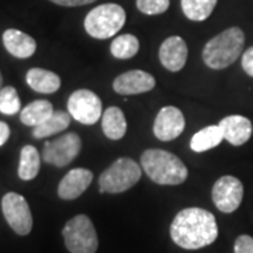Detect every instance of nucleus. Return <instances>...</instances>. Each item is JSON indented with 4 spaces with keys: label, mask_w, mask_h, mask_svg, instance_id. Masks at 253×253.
<instances>
[{
    "label": "nucleus",
    "mask_w": 253,
    "mask_h": 253,
    "mask_svg": "<svg viewBox=\"0 0 253 253\" xmlns=\"http://www.w3.org/2000/svg\"><path fill=\"white\" fill-rule=\"evenodd\" d=\"M170 236L173 242L183 249L196 251L206 248L218 238L217 219L207 210L184 208L173 219Z\"/></svg>",
    "instance_id": "1"
},
{
    "label": "nucleus",
    "mask_w": 253,
    "mask_h": 253,
    "mask_svg": "<svg viewBox=\"0 0 253 253\" xmlns=\"http://www.w3.org/2000/svg\"><path fill=\"white\" fill-rule=\"evenodd\" d=\"M141 168L148 177L161 186L184 183L189 170L176 155L163 149H148L141 156Z\"/></svg>",
    "instance_id": "2"
},
{
    "label": "nucleus",
    "mask_w": 253,
    "mask_h": 253,
    "mask_svg": "<svg viewBox=\"0 0 253 253\" xmlns=\"http://www.w3.org/2000/svg\"><path fill=\"white\" fill-rule=\"evenodd\" d=\"M245 34L239 27H231L211 38L203 49V59L211 69H225L241 56Z\"/></svg>",
    "instance_id": "3"
},
{
    "label": "nucleus",
    "mask_w": 253,
    "mask_h": 253,
    "mask_svg": "<svg viewBox=\"0 0 253 253\" xmlns=\"http://www.w3.org/2000/svg\"><path fill=\"white\" fill-rule=\"evenodd\" d=\"M126 20V10L120 4L106 3L89 11L84 18V30L93 38L107 40L124 27Z\"/></svg>",
    "instance_id": "4"
},
{
    "label": "nucleus",
    "mask_w": 253,
    "mask_h": 253,
    "mask_svg": "<svg viewBox=\"0 0 253 253\" xmlns=\"http://www.w3.org/2000/svg\"><path fill=\"white\" fill-rule=\"evenodd\" d=\"M142 176V168L131 158H120L99 177L100 193L118 194L135 186Z\"/></svg>",
    "instance_id": "5"
},
{
    "label": "nucleus",
    "mask_w": 253,
    "mask_h": 253,
    "mask_svg": "<svg viewBox=\"0 0 253 253\" xmlns=\"http://www.w3.org/2000/svg\"><path fill=\"white\" fill-rule=\"evenodd\" d=\"M65 246L71 253H96L99 238L91 219L79 214L66 222L62 229Z\"/></svg>",
    "instance_id": "6"
},
{
    "label": "nucleus",
    "mask_w": 253,
    "mask_h": 253,
    "mask_svg": "<svg viewBox=\"0 0 253 253\" xmlns=\"http://www.w3.org/2000/svg\"><path fill=\"white\" fill-rule=\"evenodd\" d=\"M1 210L10 228L17 235L26 236L33 229V215L27 200L17 193H7L1 200Z\"/></svg>",
    "instance_id": "7"
},
{
    "label": "nucleus",
    "mask_w": 253,
    "mask_h": 253,
    "mask_svg": "<svg viewBox=\"0 0 253 253\" xmlns=\"http://www.w3.org/2000/svg\"><path fill=\"white\" fill-rule=\"evenodd\" d=\"M101 100L87 89L73 91L68 99V113L78 123L84 126H93L101 118Z\"/></svg>",
    "instance_id": "8"
},
{
    "label": "nucleus",
    "mask_w": 253,
    "mask_h": 253,
    "mask_svg": "<svg viewBox=\"0 0 253 253\" xmlns=\"http://www.w3.org/2000/svg\"><path fill=\"white\" fill-rule=\"evenodd\" d=\"M81 148V136L75 132H69L54 141H46L44 144L42 159L45 163L54 165L56 168H63L79 155Z\"/></svg>",
    "instance_id": "9"
},
{
    "label": "nucleus",
    "mask_w": 253,
    "mask_h": 253,
    "mask_svg": "<svg viewBox=\"0 0 253 253\" xmlns=\"http://www.w3.org/2000/svg\"><path fill=\"white\" fill-rule=\"evenodd\" d=\"M244 199V184L234 176H222L212 186V201L221 212L236 211Z\"/></svg>",
    "instance_id": "10"
},
{
    "label": "nucleus",
    "mask_w": 253,
    "mask_h": 253,
    "mask_svg": "<svg viewBox=\"0 0 253 253\" xmlns=\"http://www.w3.org/2000/svg\"><path fill=\"white\" fill-rule=\"evenodd\" d=\"M184 126L186 121L180 110L174 106H166L161 109L155 118L154 134L159 141L168 142L180 135L184 131Z\"/></svg>",
    "instance_id": "11"
},
{
    "label": "nucleus",
    "mask_w": 253,
    "mask_h": 253,
    "mask_svg": "<svg viewBox=\"0 0 253 253\" xmlns=\"http://www.w3.org/2000/svg\"><path fill=\"white\" fill-rule=\"evenodd\" d=\"M155 84L156 81L151 73L135 69L117 76L113 83V89L121 96H131V94H141L151 91L155 87Z\"/></svg>",
    "instance_id": "12"
},
{
    "label": "nucleus",
    "mask_w": 253,
    "mask_h": 253,
    "mask_svg": "<svg viewBox=\"0 0 253 253\" xmlns=\"http://www.w3.org/2000/svg\"><path fill=\"white\" fill-rule=\"evenodd\" d=\"M187 44L181 37L173 36L166 38L159 48V59L170 72H179L184 68L187 61Z\"/></svg>",
    "instance_id": "13"
},
{
    "label": "nucleus",
    "mask_w": 253,
    "mask_h": 253,
    "mask_svg": "<svg viewBox=\"0 0 253 253\" xmlns=\"http://www.w3.org/2000/svg\"><path fill=\"white\" fill-rule=\"evenodd\" d=\"M93 180V173L89 169L76 168L63 176L58 186V196L62 200H75L81 197Z\"/></svg>",
    "instance_id": "14"
},
{
    "label": "nucleus",
    "mask_w": 253,
    "mask_h": 253,
    "mask_svg": "<svg viewBox=\"0 0 253 253\" xmlns=\"http://www.w3.org/2000/svg\"><path fill=\"white\" fill-rule=\"evenodd\" d=\"M218 126L222 129L224 139L234 146L246 144L252 136V123L244 116H228L222 118Z\"/></svg>",
    "instance_id": "15"
},
{
    "label": "nucleus",
    "mask_w": 253,
    "mask_h": 253,
    "mask_svg": "<svg viewBox=\"0 0 253 253\" xmlns=\"http://www.w3.org/2000/svg\"><path fill=\"white\" fill-rule=\"evenodd\" d=\"M3 44L10 55L20 59L33 56L37 49L36 40L16 28H9L3 33Z\"/></svg>",
    "instance_id": "16"
},
{
    "label": "nucleus",
    "mask_w": 253,
    "mask_h": 253,
    "mask_svg": "<svg viewBox=\"0 0 253 253\" xmlns=\"http://www.w3.org/2000/svg\"><path fill=\"white\" fill-rule=\"evenodd\" d=\"M26 82L33 90L42 93V94L55 93L61 87V78L56 73L41 69V68L30 69L26 75Z\"/></svg>",
    "instance_id": "17"
},
{
    "label": "nucleus",
    "mask_w": 253,
    "mask_h": 253,
    "mask_svg": "<svg viewBox=\"0 0 253 253\" xmlns=\"http://www.w3.org/2000/svg\"><path fill=\"white\" fill-rule=\"evenodd\" d=\"M101 129H103L104 135L109 139H113V141H118L126 135V120L121 109L113 106L103 113Z\"/></svg>",
    "instance_id": "18"
},
{
    "label": "nucleus",
    "mask_w": 253,
    "mask_h": 253,
    "mask_svg": "<svg viewBox=\"0 0 253 253\" xmlns=\"http://www.w3.org/2000/svg\"><path fill=\"white\" fill-rule=\"evenodd\" d=\"M54 114V107L48 100H36L27 104L20 113V120L24 126H38Z\"/></svg>",
    "instance_id": "19"
},
{
    "label": "nucleus",
    "mask_w": 253,
    "mask_h": 253,
    "mask_svg": "<svg viewBox=\"0 0 253 253\" xmlns=\"http://www.w3.org/2000/svg\"><path fill=\"white\" fill-rule=\"evenodd\" d=\"M224 141V134L219 126H208L199 132H196L191 141H190V148L194 152H206L212 148H215Z\"/></svg>",
    "instance_id": "20"
},
{
    "label": "nucleus",
    "mask_w": 253,
    "mask_h": 253,
    "mask_svg": "<svg viewBox=\"0 0 253 253\" xmlns=\"http://www.w3.org/2000/svg\"><path fill=\"white\" fill-rule=\"evenodd\" d=\"M69 124H71V114L66 111L58 110V111H54V114L46 121H44L41 126L34 128L33 136L37 139H42L46 136L55 135L58 132H62L63 129H66Z\"/></svg>",
    "instance_id": "21"
},
{
    "label": "nucleus",
    "mask_w": 253,
    "mask_h": 253,
    "mask_svg": "<svg viewBox=\"0 0 253 253\" xmlns=\"http://www.w3.org/2000/svg\"><path fill=\"white\" fill-rule=\"evenodd\" d=\"M40 154L36 146L26 145L20 152L18 177L21 180H33L40 172Z\"/></svg>",
    "instance_id": "22"
},
{
    "label": "nucleus",
    "mask_w": 253,
    "mask_h": 253,
    "mask_svg": "<svg viewBox=\"0 0 253 253\" xmlns=\"http://www.w3.org/2000/svg\"><path fill=\"white\" fill-rule=\"evenodd\" d=\"M218 0H181L184 16L193 21L207 20L217 6Z\"/></svg>",
    "instance_id": "23"
},
{
    "label": "nucleus",
    "mask_w": 253,
    "mask_h": 253,
    "mask_svg": "<svg viewBox=\"0 0 253 253\" xmlns=\"http://www.w3.org/2000/svg\"><path fill=\"white\" fill-rule=\"evenodd\" d=\"M111 55L117 59H129L139 51V41L132 34H123L116 37L110 45Z\"/></svg>",
    "instance_id": "24"
},
{
    "label": "nucleus",
    "mask_w": 253,
    "mask_h": 253,
    "mask_svg": "<svg viewBox=\"0 0 253 253\" xmlns=\"http://www.w3.org/2000/svg\"><path fill=\"white\" fill-rule=\"evenodd\" d=\"M21 110V101L17 90L13 86L0 89V113L4 116H14Z\"/></svg>",
    "instance_id": "25"
},
{
    "label": "nucleus",
    "mask_w": 253,
    "mask_h": 253,
    "mask_svg": "<svg viewBox=\"0 0 253 253\" xmlns=\"http://www.w3.org/2000/svg\"><path fill=\"white\" fill-rule=\"evenodd\" d=\"M136 7L148 16L162 14L169 9V0H136Z\"/></svg>",
    "instance_id": "26"
},
{
    "label": "nucleus",
    "mask_w": 253,
    "mask_h": 253,
    "mask_svg": "<svg viewBox=\"0 0 253 253\" xmlns=\"http://www.w3.org/2000/svg\"><path fill=\"white\" fill-rule=\"evenodd\" d=\"M234 253H253V238L249 235L238 236L234 245Z\"/></svg>",
    "instance_id": "27"
},
{
    "label": "nucleus",
    "mask_w": 253,
    "mask_h": 253,
    "mask_svg": "<svg viewBox=\"0 0 253 253\" xmlns=\"http://www.w3.org/2000/svg\"><path fill=\"white\" fill-rule=\"evenodd\" d=\"M242 68L245 72L253 78V46L246 49L242 55Z\"/></svg>",
    "instance_id": "28"
},
{
    "label": "nucleus",
    "mask_w": 253,
    "mask_h": 253,
    "mask_svg": "<svg viewBox=\"0 0 253 253\" xmlns=\"http://www.w3.org/2000/svg\"><path fill=\"white\" fill-rule=\"evenodd\" d=\"M52 3L63 7H76V6H84V4H90L96 0H51Z\"/></svg>",
    "instance_id": "29"
},
{
    "label": "nucleus",
    "mask_w": 253,
    "mask_h": 253,
    "mask_svg": "<svg viewBox=\"0 0 253 253\" xmlns=\"http://www.w3.org/2000/svg\"><path fill=\"white\" fill-rule=\"evenodd\" d=\"M9 136H10L9 126H7L6 123L0 121V146H3V145L7 142Z\"/></svg>",
    "instance_id": "30"
},
{
    "label": "nucleus",
    "mask_w": 253,
    "mask_h": 253,
    "mask_svg": "<svg viewBox=\"0 0 253 253\" xmlns=\"http://www.w3.org/2000/svg\"><path fill=\"white\" fill-rule=\"evenodd\" d=\"M1 83H3V76H1V73H0V89H1Z\"/></svg>",
    "instance_id": "31"
}]
</instances>
